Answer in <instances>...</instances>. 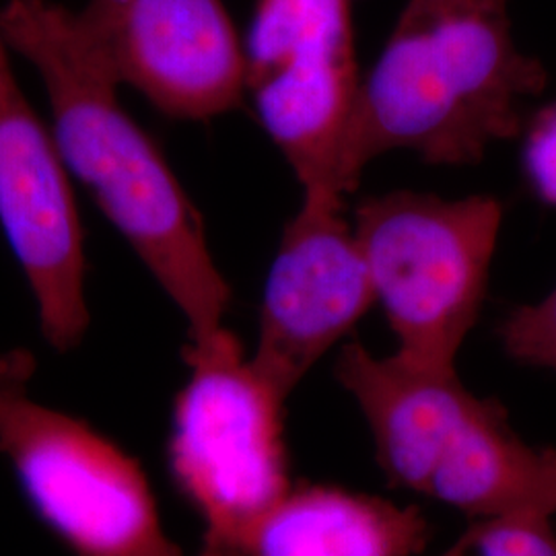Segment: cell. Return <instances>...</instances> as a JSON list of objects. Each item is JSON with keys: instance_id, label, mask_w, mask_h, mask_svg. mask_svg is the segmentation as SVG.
<instances>
[{"instance_id": "cell-1", "label": "cell", "mask_w": 556, "mask_h": 556, "mask_svg": "<svg viewBox=\"0 0 556 556\" xmlns=\"http://www.w3.org/2000/svg\"><path fill=\"white\" fill-rule=\"evenodd\" d=\"M0 31L40 75L68 176L174 301L190 340L219 332L231 287L211 254L202 217L155 140L124 110L122 85L83 34L77 11L54 0H9Z\"/></svg>"}, {"instance_id": "cell-2", "label": "cell", "mask_w": 556, "mask_h": 556, "mask_svg": "<svg viewBox=\"0 0 556 556\" xmlns=\"http://www.w3.org/2000/svg\"><path fill=\"white\" fill-rule=\"evenodd\" d=\"M546 83L542 62L517 48L507 0H408L361 83L344 192L397 149L435 165L484 160L491 144L521 137Z\"/></svg>"}, {"instance_id": "cell-3", "label": "cell", "mask_w": 556, "mask_h": 556, "mask_svg": "<svg viewBox=\"0 0 556 556\" xmlns=\"http://www.w3.org/2000/svg\"><path fill=\"white\" fill-rule=\"evenodd\" d=\"M338 383L355 397L390 480L472 519L556 516V450L519 438L507 410L478 397L456 367L342 346Z\"/></svg>"}, {"instance_id": "cell-4", "label": "cell", "mask_w": 556, "mask_h": 556, "mask_svg": "<svg viewBox=\"0 0 556 556\" xmlns=\"http://www.w3.org/2000/svg\"><path fill=\"white\" fill-rule=\"evenodd\" d=\"M190 378L174 410L172 470L199 509V556H248L260 521L291 489L287 397L262 378L227 328L184 349Z\"/></svg>"}, {"instance_id": "cell-5", "label": "cell", "mask_w": 556, "mask_h": 556, "mask_svg": "<svg viewBox=\"0 0 556 556\" xmlns=\"http://www.w3.org/2000/svg\"><path fill=\"white\" fill-rule=\"evenodd\" d=\"M501 223L493 197L397 190L358 204L355 238L400 357L456 367L484 303Z\"/></svg>"}, {"instance_id": "cell-6", "label": "cell", "mask_w": 556, "mask_h": 556, "mask_svg": "<svg viewBox=\"0 0 556 556\" xmlns=\"http://www.w3.org/2000/svg\"><path fill=\"white\" fill-rule=\"evenodd\" d=\"M34 357L0 353V452L43 521L79 556H186L135 457L31 394Z\"/></svg>"}, {"instance_id": "cell-7", "label": "cell", "mask_w": 556, "mask_h": 556, "mask_svg": "<svg viewBox=\"0 0 556 556\" xmlns=\"http://www.w3.org/2000/svg\"><path fill=\"white\" fill-rule=\"evenodd\" d=\"M248 93L303 192L344 197L342 155L361 83L351 0H256Z\"/></svg>"}, {"instance_id": "cell-8", "label": "cell", "mask_w": 556, "mask_h": 556, "mask_svg": "<svg viewBox=\"0 0 556 556\" xmlns=\"http://www.w3.org/2000/svg\"><path fill=\"white\" fill-rule=\"evenodd\" d=\"M0 31V225L27 278L43 338L66 353L89 328L85 233L52 126L27 101Z\"/></svg>"}, {"instance_id": "cell-9", "label": "cell", "mask_w": 556, "mask_h": 556, "mask_svg": "<svg viewBox=\"0 0 556 556\" xmlns=\"http://www.w3.org/2000/svg\"><path fill=\"white\" fill-rule=\"evenodd\" d=\"M77 20L119 85L172 118H217L248 93L245 46L223 0H89Z\"/></svg>"}, {"instance_id": "cell-10", "label": "cell", "mask_w": 556, "mask_h": 556, "mask_svg": "<svg viewBox=\"0 0 556 556\" xmlns=\"http://www.w3.org/2000/svg\"><path fill=\"white\" fill-rule=\"evenodd\" d=\"M376 301L355 229L342 217V197L303 192L285 225L264 285L252 363L282 397Z\"/></svg>"}, {"instance_id": "cell-11", "label": "cell", "mask_w": 556, "mask_h": 556, "mask_svg": "<svg viewBox=\"0 0 556 556\" xmlns=\"http://www.w3.org/2000/svg\"><path fill=\"white\" fill-rule=\"evenodd\" d=\"M429 532L417 507L301 484L260 521L248 556H417Z\"/></svg>"}, {"instance_id": "cell-12", "label": "cell", "mask_w": 556, "mask_h": 556, "mask_svg": "<svg viewBox=\"0 0 556 556\" xmlns=\"http://www.w3.org/2000/svg\"><path fill=\"white\" fill-rule=\"evenodd\" d=\"M548 516L475 519L439 556H556V532Z\"/></svg>"}, {"instance_id": "cell-13", "label": "cell", "mask_w": 556, "mask_h": 556, "mask_svg": "<svg viewBox=\"0 0 556 556\" xmlns=\"http://www.w3.org/2000/svg\"><path fill=\"white\" fill-rule=\"evenodd\" d=\"M498 338L517 363L556 371V289L534 305L514 309L503 319Z\"/></svg>"}, {"instance_id": "cell-14", "label": "cell", "mask_w": 556, "mask_h": 556, "mask_svg": "<svg viewBox=\"0 0 556 556\" xmlns=\"http://www.w3.org/2000/svg\"><path fill=\"white\" fill-rule=\"evenodd\" d=\"M521 137L526 176L538 197L556 206V98L528 116Z\"/></svg>"}]
</instances>
